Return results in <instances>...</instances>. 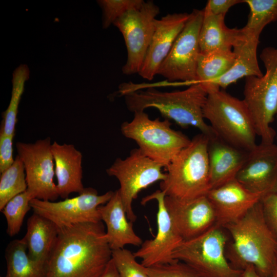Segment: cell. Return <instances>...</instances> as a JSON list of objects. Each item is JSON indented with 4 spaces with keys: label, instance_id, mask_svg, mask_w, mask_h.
<instances>
[{
    "label": "cell",
    "instance_id": "obj_5",
    "mask_svg": "<svg viewBox=\"0 0 277 277\" xmlns=\"http://www.w3.org/2000/svg\"><path fill=\"white\" fill-rule=\"evenodd\" d=\"M203 116L215 135L225 142L248 152L256 146L254 124L243 100L223 90L211 91L204 106Z\"/></svg>",
    "mask_w": 277,
    "mask_h": 277
},
{
    "label": "cell",
    "instance_id": "obj_19",
    "mask_svg": "<svg viewBox=\"0 0 277 277\" xmlns=\"http://www.w3.org/2000/svg\"><path fill=\"white\" fill-rule=\"evenodd\" d=\"M249 153L230 145L217 136L210 138L208 155L211 189L235 179Z\"/></svg>",
    "mask_w": 277,
    "mask_h": 277
},
{
    "label": "cell",
    "instance_id": "obj_37",
    "mask_svg": "<svg viewBox=\"0 0 277 277\" xmlns=\"http://www.w3.org/2000/svg\"><path fill=\"white\" fill-rule=\"evenodd\" d=\"M100 277H120L112 258Z\"/></svg>",
    "mask_w": 277,
    "mask_h": 277
},
{
    "label": "cell",
    "instance_id": "obj_40",
    "mask_svg": "<svg viewBox=\"0 0 277 277\" xmlns=\"http://www.w3.org/2000/svg\"><path fill=\"white\" fill-rule=\"evenodd\" d=\"M275 193L277 194V185H276Z\"/></svg>",
    "mask_w": 277,
    "mask_h": 277
},
{
    "label": "cell",
    "instance_id": "obj_20",
    "mask_svg": "<svg viewBox=\"0 0 277 277\" xmlns=\"http://www.w3.org/2000/svg\"><path fill=\"white\" fill-rule=\"evenodd\" d=\"M101 220L106 226L105 236L112 250L127 245L141 246L143 241L135 232L133 222L127 216L118 190L110 200L98 207Z\"/></svg>",
    "mask_w": 277,
    "mask_h": 277
},
{
    "label": "cell",
    "instance_id": "obj_38",
    "mask_svg": "<svg viewBox=\"0 0 277 277\" xmlns=\"http://www.w3.org/2000/svg\"><path fill=\"white\" fill-rule=\"evenodd\" d=\"M240 277H263L260 275L252 265L247 266L242 270Z\"/></svg>",
    "mask_w": 277,
    "mask_h": 277
},
{
    "label": "cell",
    "instance_id": "obj_28",
    "mask_svg": "<svg viewBox=\"0 0 277 277\" xmlns=\"http://www.w3.org/2000/svg\"><path fill=\"white\" fill-rule=\"evenodd\" d=\"M249 8L246 25L242 28L244 32L260 38L264 28L277 21V0H244Z\"/></svg>",
    "mask_w": 277,
    "mask_h": 277
},
{
    "label": "cell",
    "instance_id": "obj_1",
    "mask_svg": "<svg viewBox=\"0 0 277 277\" xmlns=\"http://www.w3.org/2000/svg\"><path fill=\"white\" fill-rule=\"evenodd\" d=\"M103 222L59 230L46 277H100L111 259Z\"/></svg>",
    "mask_w": 277,
    "mask_h": 277
},
{
    "label": "cell",
    "instance_id": "obj_9",
    "mask_svg": "<svg viewBox=\"0 0 277 277\" xmlns=\"http://www.w3.org/2000/svg\"><path fill=\"white\" fill-rule=\"evenodd\" d=\"M114 191L99 195L92 187L85 188L77 196L60 201L33 199L30 202L33 213L52 222L59 230L84 223L101 222L98 207L107 203Z\"/></svg>",
    "mask_w": 277,
    "mask_h": 277
},
{
    "label": "cell",
    "instance_id": "obj_12",
    "mask_svg": "<svg viewBox=\"0 0 277 277\" xmlns=\"http://www.w3.org/2000/svg\"><path fill=\"white\" fill-rule=\"evenodd\" d=\"M203 10L194 9L184 28L160 66L159 74L170 81L197 83V66L200 53L199 34Z\"/></svg>",
    "mask_w": 277,
    "mask_h": 277
},
{
    "label": "cell",
    "instance_id": "obj_6",
    "mask_svg": "<svg viewBox=\"0 0 277 277\" xmlns=\"http://www.w3.org/2000/svg\"><path fill=\"white\" fill-rule=\"evenodd\" d=\"M260 57L265 73L261 77H245L243 100L261 142L272 143L276 136L270 124L277 114V47L264 48Z\"/></svg>",
    "mask_w": 277,
    "mask_h": 277
},
{
    "label": "cell",
    "instance_id": "obj_10",
    "mask_svg": "<svg viewBox=\"0 0 277 277\" xmlns=\"http://www.w3.org/2000/svg\"><path fill=\"white\" fill-rule=\"evenodd\" d=\"M161 164L144 155L138 149H134L125 159L117 158L106 170L109 176H114L119 182L118 189L128 220L134 222L137 218L132 204L139 192L152 184L164 181Z\"/></svg>",
    "mask_w": 277,
    "mask_h": 277
},
{
    "label": "cell",
    "instance_id": "obj_17",
    "mask_svg": "<svg viewBox=\"0 0 277 277\" xmlns=\"http://www.w3.org/2000/svg\"><path fill=\"white\" fill-rule=\"evenodd\" d=\"M190 13L168 14L156 19L155 29L139 75L152 80L157 74L162 63L169 54L177 36L184 28Z\"/></svg>",
    "mask_w": 277,
    "mask_h": 277
},
{
    "label": "cell",
    "instance_id": "obj_35",
    "mask_svg": "<svg viewBox=\"0 0 277 277\" xmlns=\"http://www.w3.org/2000/svg\"><path fill=\"white\" fill-rule=\"evenodd\" d=\"M14 135H9L0 131V173H2L14 163L13 140Z\"/></svg>",
    "mask_w": 277,
    "mask_h": 277
},
{
    "label": "cell",
    "instance_id": "obj_15",
    "mask_svg": "<svg viewBox=\"0 0 277 277\" xmlns=\"http://www.w3.org/2000/svg\"><path fill=\"white\" fill-rule=\"evenodd\" d=\"M165 204L183 241L202 234L216 224L215 211L207 195L190 200L166 195Z\"/></svg>",
    "mask_w": 277,
    "mask_h": 277
},
{
    "label": "cell",
    "instance_id": "obj_30",
    "mask_svg": "<svg viewBox=\"0 0 277 277\" xmlns=\"http://www.w3.org/2000/svg\"><path fill=\"white\" fill-rule=\"evenodd\" d=\"M32 199L26 190L11 199L1 210L6 219L7 233L10 236L19 233L25 215L31 209L30 202Z\"/></svg>",
    "mask_w": 277,
    "mask_h": 277
},
{
    "label": "cell",
    "instance_id": "obj_41",
    "mask_svg": "<svg viewBox=\"0 0 277 277\" xmlns=\"http://www.w3.org/2000/svg\"><path fill=\"white\" fill-rule=\"evenodd\" d=\"M276 140H277V135H276Z\"/></svg>",
    "mask_w": 277,
    "mask_h": 277
},
{
    "label": "cell",
    "instance_id": "obj_32",
    "mask_svg": "<svg viewBox=\"0 0 277 277\" xmlns=\"http://www.w3.org/2000/svg\"><path fill=\"white\" fill-rule=\"evenodd\" d=\"M144 2L143 0L98 1L103 9V27L108 28L128 11L141 6Z\"/></svg>",
    "mask_w": 277,
    "mask_h": 277
},
{
    "label": "cell",
    "instance_id": "obj_29",
    "mask_svg": "<svg viewBox=\"0 0 277 277\" xmlns=\"http://www.w3.org/2000/svg\"><path fill=\"white\" fill-rule=\"evenodd\" d=\"M27 189L24 164L17 155L13 164L1 173L0 210L7 202Z\"/></svg>",
    "mask_w": 277,
    "mask_h": 277
},
{
    "label": "cell",
    "instance_id": "obj_27",
    "mask_svg": "<svg viewBox=\"0 0 277 277\" xmlns=\"http://www.w3.org/2000/svg\"><path fill=\"white\" fill-rule=\"evenodd\" d=\"M30 71L25 64L19 65L13 73L12 89L9 104L3 113V120L0 131L15 135L18 106L24 91L25 82L29 79Z\"/></svg>",
    "mask_w": 277,
    "mask_h": 277
},
{
    "label": "cell",
    "instance_id": "obj_13",
    "mask_svg": "<svg viewBox=\"0 0 277 277\" xmlns=\"http://www.w3.org/2000/svg\"><path fill=\"white\" fill-rule=\"evenodd\" d=\"M49 137L33 143H16L17 155L25 168L27 190L33 199L55 201L59 196L54 182V162Z\"/></svg>",
    "mask_w": 277,
    "mask_h": 277
},
{
    "label": "cell",
    "instance_id": "obj_16",
    "mask_svg": "<svg viewBox=\"0 0 277 277\" xmlns=\"http://www.w3.org/2000/svg\"><path fill=\"white\" fill-rule=\"evenodd\" d=\"M250 191L264 196L277 185V145L261 142L250 151L235 179Z\"/></svg>",
    "mask_w": 277,
    "mask_h": 277
},
{
    "label": "cell",
    "instance_id": "obj_39",
    "mask_svg": "<svg viewBox=\"0 0 277 277\" xmlns=\"http://www.w3.org/2000/svg\"><path fill=\"white\" fill-rule=\"evenodd\" d=\"M270 277H277V248L273 261Z\"/></svg>",
    "mask_w": 277,
    "mask_h": 277
},
{
    "label": "cell",
    "instance_id": "obj_23",
    "mask_svg": "<svg viewBox=\"0 0 277 277\" xmlns=\"http://www.w3.org/2000/svg\"><path fill=\"white\" fill-rule=\"evenodd\" d=\"M58 233V228L52 222L33 213L27 220L26 232L23 238L30 257L46 266Z\"/></svg>",
    "mask_w": 277,
    "mask_h": 277
},
{
    "label": "cell",
    "instance_id": "obj_36",
    "mask_svg": "<svg viewBox=\"0 0 277 277\" xmlns=\"http://www.w3.org/2000/svg\"><path fill=\"white\" fill-rule=\"evenodd\" d=\"M241 3H244V1L241 0H209L206 7L213 14L225 16L230 8Z\"/></svg>",
    "mask_w": 277,
    "mask_h": 277
},
{
    "label": "cell",
    "instance_id": "obj_25",
    "mask_svg": "<svg viewBox=\"0 0 277 277\" xmlns=\"http://www.w3.org/2000/svg\"><path fill=\"white\" fill-rule=\"evenodd\" d=\"M5 277H46V266L32 259L22 238L11 241L5 250Z\"/></svg>",
    "mask_w": 277,
    "mask_h": 277
},
{
    "label": "cell",
    "instance_id": "obj_2",
    "mask_svg": "<svg viewBox=\"0 0 277 277\" xmlns=\"http://www.w3.org/2000/svg\"><path fill=\"white\" fill-rule=\"evenodd\" d=\"M120 92L124 96L126 106L131 112L154 108L165 119L173 120L182 128L194 127L209 138L216 136L203 116L208 93L200 83L192 84L183 90L172 92L161 91L153 87L138 90L123 84Z\"/></svg>",
    "mask_w": 277,
    "mask_h": 277
},
{
    "label": "cell",
    "instance_id": "obj_42",
    "mask_svg": "<svg viewBox=\"0 0 277 277\" xmlns=\"http://www.w3.org/2000/svg\"><path fill=\"white\" fill-rule=\"evenodd\" d=\"M276 117H277V116H276Z\"/></svg>",
    "mask_w": 277,
    "mask_h": 277
},
{
    "label": "cell",
    "instance_id": "obj_4",
    "mask_svg": "<svg viewBox=\"0 0 277 277\" xmlns=\"http://www.w3.org/2000/svg\"><path fill=\"white\" fill-rule=\"evenodd\" d=\"M209 137L197 134L165 167V179L160 184L166 196L190 200L206 195L211 190L208 145Z\"/></svg>",
    "mask_w": 277,
    "mask_h": 277
},
{
    "label": "cell",
    "instance_id": "obj_26",
    "mask_svg": "<svg viewBox=\"0 0 277 277\" xmlns=\"http://www.w3.org/2000/svg\"><path fill=\"white\" fill-rule=\"evenodd\" d=\"M235 61V55L232 49L200 52L197 61L196 83H200L206 90L209 84L229 71Z\"/></svg>",
    "mask_w": 277,
    "mask_h": 277
},
{
    "label": "cell",
    "instance_id": "obj_11",
    "mask_svg": "<svg viewBox=\"0 0 277 277\" xmlns=\"http://www.w3.org/2000/svg\"><path fill=\"white\" fill-rule=\"evenodd\" d=\"M160 8L152 1L128 11L113 24L124 38L127 60L123 73L131 75L139 72L155 29L156 17Z\"/></svg>",
    "mask_w": 277,
    "mask_h": 277
},
{
    "label": "cell",
    "instance_id": "obj_3",
    "mask_svg": "<svg viewBox=\"0 0 277 277\" xmlns=\"http://www.w3.org/2000/svg\"><path fill=\"white\" fill-rule=\"evenodd\" d=\"M232 241L227 259L235 269L252 265L263 277H270L277 239L264 219L261 201L237 221L224 226Z\"/></svg>",
    "mask_w": 277,
    "mask_h": 277
},
{
    "label": "cell",
    "instance_id": "obj_8",
    "mask_svg": "<svg viewBox=\"0 0 277 277\" xmlns=\"http://www.w3.org/2000/svg\"><path fill=\"white\" fill-rule=\"evenodd\" d=\"M223 227L215 225L202 234L183 241L172 254L203 277H240L242 270L234 268L225 253L227 237Z\"/></svg>",
    "mask_w": 277,
    "mask_h": 277
},
{
    "label": "cell",
    "instance_id": "obj_7",
    "mask_svg": "<svg viewBox=\"0 0 277 277\" xmlns=\"http://www.w3.org/2000/svg\"><path fill=\"white\" fill-rule=\"evenodd\" d=\"M169 120H151L144 111L134 113L133 119L124 122V136L135 142L146 156L166 167L175 155L191 142L186 135L171 127Z\"/></svg>",
    "mask_w": 277,
    "mask_h": 277
},
{
    "label": "cell",
    "instance_id": "obj_14",
    "mask_svg": "<svg viewBox=\"0 0 277 277\" xmlns=\"http://www.w3.org/2000/svg\"><path fill=\"white\" fill-rule=\"evenodd\" d=\"M165 196V193L160 189L142 200L143 205L153 200L157 203L156 234L153 239L143 242L133 253L136 258L142 260L141 264L146 267L176 261L173 259L172 254L183 241L166 209Z\"/></svg>",
    "mask_w": 277,
    "mask_h": 277
},
{
    "label": "cell",
    "instance_id": "obj_18",
    "mask_svg": "<svg viewBox=\"0 0 277 277\" xmlns=\"http://www.w3.org/2000/svg\"><path fill=\"white\" fill-rule=\"evenodd\" d=\"M207 196L216 215V225L223 227L242 217L263 195L252 192L233 179L211 189Z\"/></svg>",
    "mask_w": 277,
    "mask_h": 277
},
{
    "label": "cell",
    "instance_id": "obj_22",
    "mask_svg": "<svg viewBox=\"0 0 277 277\" xmlns=\"http://www.w3.org/2000/svg\"><path fill=\"white\" fill-rule=\"evenodd\" d=\"M242 31L241 37L233 47L235 55L233 66L225 74L207 86L206 90L208 94L221 88L225 89L244 77L263 76L257 58L259 38L244 33L242 29Z\"/></svg>",
    "mask_w": 277,
    "mask_h": 277
},
{
    "label": "cell",
    "instance_id": "obj_33",
    "mask_svg": "<svg viewBox=\"0 0 277 277\" xmlns=\"http://www.w3.org/2000/svg\"><path fill=\"white\" fill-rule=\"evenodd\" d=\"M146 271L149 277H203L192 267L180 261L146 267Z\"/></svg>",
    "mask_w": 277,
    "mask_h": 277
},
{
    "label": "cell",
    "instance_id": "obj_31",
    "mask_svg": "<svg viewBox=\"0 0 277 277\" xmlns=\"http://www.w3.org/2000/svg\"><path fill=\"white\" fill-rule=\"evenodd\" d=\"M111 257L120 277H149L146 267L137 262L134 253L129 250H112Z\"/></svg>",
    "mask_w": 277,
    "mask_h": 277
},
{
    "label": "cell",
    "instance_id": "obj_21",
    "mask_svg": "<svg viewBox=\"0 0 277 277\" xmlns=\"http://www.w3.org/2000/svg\"><path fill=\"white\" fill-rule=\"evenodd\" d=\"M55 175L59 196L65 199L72 193H81L85 188L82 183V154L72 144H51Z\"/></svg>",
    "mask_w": 277,
    "mask_h": 277
},
{
    "label": "cell",
    "instance_id": "obj_34",
    "mask_svg": "<svg viewBox=\"0 0 277 277\" xmlns=\"http://www.w3.org/2000/svg\"><path fill=\"white\" fill-rule=\"evenodd\" d=\"M261 203L265 221L277 239V194L273 192L265 195Z\"/></svg>",
    "mask_w": 277,
    "mask_h": 277
},
{
    "label": "cell",
    "instance_id": "obj_24",
    "mask_svg": "<svg viewBox=\"0 0 277 277\" xmlns=\"http://www.w3.org/2000/svg\"><path fill=\"white\" fill-rule=\"evenodd\" d=\"M199 34L201 53L217 49H232L242 35L241 29L229 28L225 15L212 14L206 6Z\"/></svg>",
    "mask_w": 277,
    "mask_h": 277
}]
</instances>
